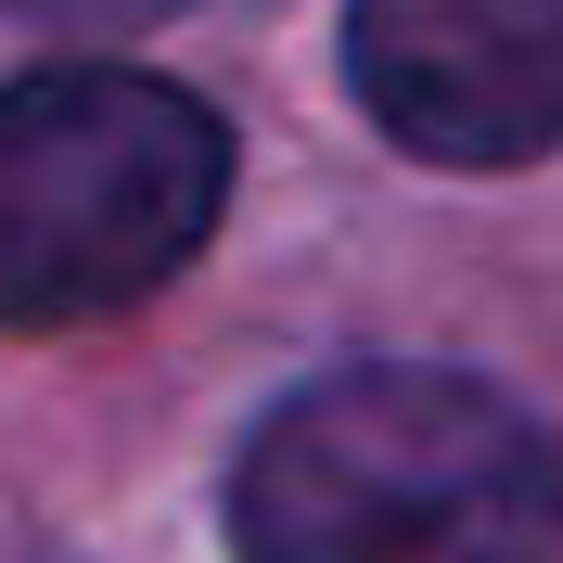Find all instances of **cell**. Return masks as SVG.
<instances>
[{
	"instance_id": "obj_1",
	"label": "cell",
	"mask_w": 563,
	"mask_h": 563,
	"mask_svg": "<svg viewBox=\"0 0 563 563\" xmlns=\"http://www.w3.org/2000/svg\"><path fill=\"white\" fill-rule=\"evenodd\" d=\"M244 563H551L563 435L449 358H346L231 461Z\"/></svg>"
},
{
	"instance_id": "obj_2",
	"label": "cell",
	"mask_w": 563,
	"mask_h": 563,
	"mask_svg": "<svg viewBox=\"0 0 563 563\" xmlns=\"http://www.w3.org/2000/svg\"><path fill=\"white\" fill-rule=\"evenodd\" d=\"M231 129L179 77L38 65L0 90V333H77L206 256Z\"/></svg>"
},
{
	"instance_id": "obj_3",
	"label": "cell",
	"mask_w": 563,
	"mask_h": 563,
	"mask_svg": "<svg viewBox=\"0 0 563 563\" xmlns=\"http://www.w3.org/2000/svg\"><path fill=\"white\" fill-rule=\"evenodd\" d=\"M346 90L422 167H526L563 141V0H346Z\"/></svg>"
},
{
	"instance_id": "obj_4",
	"label": "cell",
	"mask_w": 563,
	"mask_h": 563,
	"mask_svg": "<svg viewBox=\"0 0 563 563\" xmlns=\"http://www.w3.org/2000/svg\"><path fill=\"white\" fill-rule=\"evenodd\" d=\"M13 26H154V13H179V0H0Z\"/></svg>"
}]
</instances>
